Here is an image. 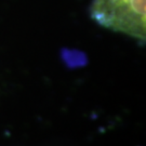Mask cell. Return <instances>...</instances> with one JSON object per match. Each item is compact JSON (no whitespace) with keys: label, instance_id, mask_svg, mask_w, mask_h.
Instances as JSON below:
<instances>
[{"label":"cell","instance_id":"1","mask_svg":"<svg viewBox=\"0 0 146 146\" xmlns=\"http://www.w3.org/2000/svg\"><path fill=\"white\" fill-rule=\"evenodd\" d=\"M90 14L101 26L145 41V0H93Z\"/></svg>","mask_w":146,"mask_h":146}]
</instances>
